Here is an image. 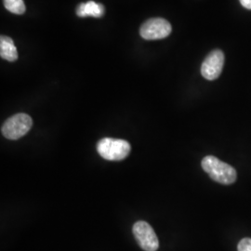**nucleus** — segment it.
I'll return each instance as SVG.
<instances>
[{"instance_id":"f257e3e1","label":"nucleus","mask_w":251,"mask_h":251,"mask_svg":"<svg viewBox=\"0 0 251 251\" xmlns=\"http://www.w3.org/2000/svg\"><path fill=\"white\" fill-rule=\"evenodd\" d=\"M201 165L209 177L219 183L228 185L236 180V171L233 167L213 155L204 157Z\"/></svg>"},{"instance_id":"f03ea898","label":"nucleus","mask_w":251,"mask_h":251,"mask_svg":"<svg viewBox=\"0 0 251 251\" xmlns=\"http://www.w3.org/2000/svg\"><path fill=\"white\" fill-rule=\"evenodd\" d=\"M131 146L125 140L103 138L97 144L100 155L110 161H120L129 154Z\"/></svg>"},{"instance_id":"7ed1b4c3","label":"nucleus","mask_w":251,"mask_h":251,"mask_svg":"<svg viewBox=\"0 0 251 251\" xmlns=\"http://www.w3.org/2000/svg\"><path fill=\"white\" fill-rule=\"evenodd\" d=\"M33 126V120L30 116L24 113L16 114L3 124L1 132L9 140H18L26 134Z\"/></svg>"},{"instance_id":"20e7f679","label":"nucleus","mask_w":251,"mask_h":251,"mask_svg":"<svg viewBox=\"0 0 251 251\" xmlns=\"http://www.w3.org/2000/svg\"><path fill=\"white\" fill-rule=\"evenodd\" d=\"M135 239L144 251H156L159 248L157 235L152 226L144 221L137 222L132 228Z\"/></svg>"},{"instance_id":"39448f33","label":"nucleus","mask_w":251,"mask_h":251,"mask_svg":"<svg viewBox=\"0 0 251 251\" xmlns=\"http://www.w3.org/2000/svg\"><path fill=\"white\" fill-rule=\"evenodd\" d=\"M171 24L162 18H152L146 21L140 29L141 36L146 40L163 39L171 33Z\"/></svg>"},{"instance_id":"423d86ee","label":"nucleus","mask_w":251,"mask_h":251,"mask_svg":"<svg viewBox=\"0 0 251 251\" xmlns=\"http://www.w3.org/2000/svg\"><path fill=\"white\" fill-rule=\"evenodd\" d=\"M225 54L221 50H215L208 54L202 63L201 74L207 80H215L223 72Z\"/></svg>"},{"instance_id":"0eeeda50","label":"nucleus","mask_w":251,"mask_h":251,"mask_svg":"<svg viewBox=\"0 0 251 251\" xmlns=\"http://www.w3.org/2000/svg\"><path fill=\"white\" fill-rule=\"evenodd\" d=\"M76 14L79 17H95L100 18L104 14V7L94 1H89L87 3H81L76 9Z\"/></svg>"},{"instance_id":"6e6552de","label":"nucleus","mask_w":251,"mask_h":251,"mask_svg":"<svg viewBox=\"0 0 251 251\" xmlns=\"http://www.w3.org/2000/svg\"><path fill=\"white\" fill-rule=\"evenodd\" d=\"M0 56L9 62H15L18 59V51L13 40L9 36L0 37Z\"/></svg>"},{"instance_id":"1a4fd4ad","label":"nucleus","mask_w":251,"mask_h":251,"mask_svg":"<svg viewBox=\"0 0 251 251\" xmlns=\"http://www.w3.org/2000/svg\"><path fill=\"white\" fill-rule=\"evenodd\" d=\"M5 8L14 14H24L25 12V5L24 0H4Z\"/></svg>"},{"instance_id":"9d476101","label":"nucleus","mask_w":251,"mask_h":251,"mask_svg":"<svg viewBox=\"0 0 251 251\" xmlns=\"http://www.w3.org/2000/svg\"><path fill=\"white\" fill-rule=\"evenodd\" d=\"M238 251H251V238H244L237 247Z\"/></svg>"},{"instance_id":"9b49d317","label":"nucleus","mask_w":251,"mask_h":251,"mask_svg":"<svg viewBox=\"0 0 251 251\" xmlns=\"http://www.w3.org/2000/svg\"><path fill=\"white\" fill-rule=\"evenodd\" d=\"M239 1L244 8L251 9V0H239Z\"/></svg>"}]
</instances>
